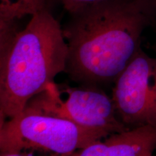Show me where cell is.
<instances>
[{
  "mask_svg": "<svg viewBox=\"0 0 156 156\" xmlns=\"http://www.w3.org/2000/svg\"><path fill=\"white\" fill-rule=\"evenodd\" d=\"M112 98L127 129L156 125V57L140 48L114 81Z\"/></svg>",
  "mask_w": 156,
  "mask_h": 156,
  "instance_id": "5b68a950",
  "label": "cell"
},
{
  "mask_svg": "<svg viewBox=\"0 0 156 156\" xmlns=\"http://www.w3.org/2000/svg\"><path fill=\"white\" fill-rule=\"evenodd\" d=\"M148 156H153V155H148Z\"/></svg>",
  "mask_w": 156,
  "mask_h": 156,
  "instance_id": "7c38bea8",
  "label": "cell"
},
{
  "mask_svg": "<svg viewBox=\"0 0 156 156\" xmlns=\"http://www.w3.org/2000/svg\"><path fill=\"white\" fill-rule=\"evenodd\" d=\"M68 155V154H67ZM67 155H56L54 154L51 156H67ZM1 156H27L21 154L20 153H1Z\"/></svg>",
  "mask_w": 156,
  "mask_h": 156,
  "instance_id": "30bf717a",
  "label": "cell"
},
{
  "mask_svg": "<svg viewBox=\"0 0 156 156\" xmlns=\"http://www.w3.org/2000/svg\"><path fill=\"white\" fill-rule=\"evenodd\" d=\"M147 9L153 23H156V0H140Z\"/></svg>",
  "mask_w": 156,
  "mask_h": 156,
  "instance_id": "9c48e42d",
  "label": "cell"
},
{
  "mask_svg": "<svg viewBox=\"0 0 156 156\" xmlns=\"http://www.w3.org/2000/svg\"><path fill=\"white\" fill-rule=\"evenodd\" d=\"M68 48L63 28L50 9L31 16L0 48V123L24 109L35 95L65 71Z\"/></svg>",
  "mask_w": 156,
  "mask_h": 156,
  "instance_id": "7a4b0ae2",
  "label": "cell"
},
{
  "mask_svg": "<svg viewBox=\"0 0 156 156\" xmlns=\"http://www.w3.org/2000/svg\"><path fill=\"white\" fill-rule=\"evenodd\" d=\"M151 24L140 0H110L70 15L63 28L68 48L64 72L85 86L114 83Z\"/></svg>",
  "mask_w": 156,
  "mask_h": 156,
  "instance_id": "6da1fadb",
  "label": "cell"
},
{
  "mask_svg": "<svg viewBox=\"0 0 156 156\" xmlns=\"http://www.w3.org/2000/svg\"><path fill=\"white\" fill-rule=\"evenodd\" d=\"M50 0H0V20L17 21L49 9Z\"/></svg>",
  "mask_w": 156,
  "mask_h": 156,
  "instance_id": "52a82bcc",
  "label": "cell"
},
{
  "mask_svg": "<svg viewBox=\"0 0 156 156\" xmlns=\"http://www.w3.org/2000/svg\"><path fill=\"white\" fill-rule=\"evenodd\" d=\"M24 109L109 134L127 130L117 117L112 98L97 86L72 87L54 82L31 98Z\"/></svg>",
  "mask_w": 156,
  "mask_h": 156,
  "instance_id": "277c9868",
  "label": "cell"
},
{
  "mask_svg": "<svg viewBox=\"0 0 156 156\" xmlns=\"http://www.w3.org/2000/svg\"><path fill=\"white\" fill-rule=\"evenodd\" d=\"M67 156H148L156 149V125L112 134Z\"/></svg>",
  "mask_w": 156,
  "mask_h": 156,
  "instance_id": "8992f818",
  "label": "cell"
},
{
  "mask_svg": "<svg viewBox=\"0 0 156 156\" xmlns=\"http://www.w3.org/2000/svg\"><path fill=\"white\" fill-rule=\"evenodd\" d=\"M155 53H156V45H155Z\"/></svg>",
  "mask_w": 156,
  "mask_h": 156,
  "instance_id": "8fae6325",
  "label": "cell"
},
{
  "mask_svg": "<svg viewBox=\"0 0 156 156\" xmlns=\"http://www.w3.org/2000/svg\"><path fill=\"white\" fill-rule=\"evenodd\" d=\"M64 9L69 15L74 14L87 7L106 2L110 0H60Z\"/></svg>",
  "mask_w": 156,
  "mask_h": 156,
  "instance_id": "ba28073f",
  "label": "cell"
},
{
  "mask_svg": "<svg viewBox=\"0 0 156 156\" xmlns=\"http://www.w3.org/2000/svg\"><path fill=\"white\" fill-rule=\"evenodd\" d=\"M108 135L59 117L23 109L0 124V151L20 153L31 149L67 155Z\"/></svg>",
  "mask_w": 156,
  "mask_h": 156,
  "instance_id": "3957f363",
  "label": "cell"
}]
</instances>
